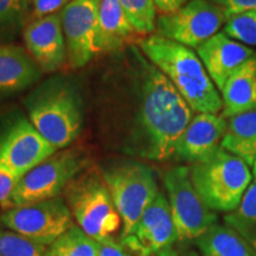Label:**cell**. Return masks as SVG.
I'll list each match as a JSON object with an SVG mask.
<instances>
[{
    "instance_id": "1",
    "label": "cell",
    "mask_w": 256,
    "mask_h": 256,
    "mask_svg": "<svg viewBox=\"0 0 256 256\" xmlns=\"http://www.w3.org/2000/svg\"><path fill=\"white\" fill-rule=\"evenodd\" d=\"M130 102L120 104L130 116L120 120L127 148L144 158L165 162L174 156L179 138L194 118V110L168 78L142 51L130 49Z\"/></svg>"
},
{
    "instance_id": "2",
    "label": "cell",
    "mask_w": 256,
    "mask_h": 256,
    "mask_svg": "<svg viewBox=\"0 0 256 256\" xmlns=\"http://www.w3.org/2000/svg\"><path fill=\"white\" fill-rule=\"evenodd\" d=\"M139 46L147 60L174 84L192 110L215 114L222 112L220 92L194 50L156 34L142 40Z\"/></svg>"
},
{
    "instance_id": "3",
    "label": "cell",
    "mask_w": 256,
    "mask_h": 256,
    "mask_svg": "<svg viewBox=\"0 0 256 256\" xmlns=\"http://www.w3.org/2000/svg\"><path fill=\"white\" fill-rule=\"evenodd\" d=\"M26 107L28 120L56 150L68 147L81 133L82 98L72 82L50 80L28 98Z\"/></svg>"
},
{
    "instance_id": "4",
    "label": "cell",
    "mask_w": 256,
    "mask_h": 256,
    "mask_svg": "<svg viewBox=\"0 0 256 256\" xmlns=\"http://www.w3.org/2000/svg\"><path fill=\"white\" fill-rule=\"evenodd\" d=\"M192 184L204 203L215 212H232L250 186L252 174L247 162L222 147L190 168Z\"/></svg>"
},
{
    "instance_id": "5",
    "label": "cell",
    "mask_w": 256,
    "mask_h": 256,
    "mask_svg": "<svg viewBox=\"0 0 256 256\" xmlns=\"http://www.w3.org/2000/svg\"><path fill=\"white\" fill-rule=\"evenodd\" d=\"M64 197L76 224L98 242L115 236L122 226L104 174L98 170L81 172L66 186Z\"/></svg>"
},
{
    "instance_id": "6",
    "label": "cell",
    "mask_w": 256,
    "mask_h": 256,
    "mask_svg": "<svg viewBox=\"0 0 256 256\" xmlns=\"http://www.w3.org/2000/svg\"><path fill=\"white\" fill-rule=\"evenodd\" d=\"M112 200L121 217L120 236L132 235L144 211L158 194L153 170L139 162H120L102 171Z\"/></svg>"
},
{
    "instance_id": "7",
    "label": "cell",
    "mask_w": 256,
    "mask_h": 256,
    "mask_svg": "<svg viewBox=\"0 0 256 256\" xmlns=\"http://www.w3.org/2000/svg\"><path fill=\"white\" fill-rule=\"evenodd\" d=\"M87 166L88 159L82 150L64 148L55 152L19 179L10 208L60 197L72 179L87 170Z\"/></svg>"
},
{
    "instance_id": "8",
    "label": "cell",
    "mask_w": 256,
    "mask_h": 256,
    "mask_svg": "<svg viewBox=\"0 0 256 256\" xmlns=\"http://www.w3.org/2000/svg\"><path fill=\"white\" fill-rule=\"evenodd\" d=\"M164 186L179 241H192L217 223V214L204 203L194 184L190 168L180 165L164 176Z\"/></svg>"
},
{
    "instance_id": "9",
    "label": "cell",
    "mask_w": 256,
    "mask_h": 256,
    "mask_svg": "<svg viewBox=\"0 0 256 256\" xmlns=\"http://www.w3.org/2000/svg\"><path fill=\"white\" fill-rule=\"evenodd\" d=\"M0 223L38 244L49 247L75 224L64 198L56 197L28 206L10 208L0 215Z\"/></svg>"
},
{
    "instance_id": "10",
    "label": "cell",
    "mask_w": 256,
    "mask_h": 256,
    "mask_svg": "<svg viewBox=\"0 0 256 256\" xmlns=\"http://www.w3.org/2000/svg\"><path fill=\"white\" fill-rule=\"evenodd\" d=\"M226 12L212 0H190L174 14L156 18V34L197 49L224 28Z\"/></svg>"
},
{
    "instance_id": "11",
    "label": "cell",
    "mask_w": 256,
    "mask_h": 256,
    "mask_svg": "<svg viewBox=\"0 0 256 256\" xmlns=\"http://www.w3.org/2000/svg\"><path fill=\"white\" fill-rule=\"evenodd\" d=\"M57 151L31 121L16 120L0 134V165L22 178Z\"/></svg>"
},
{
    "instance_id": "12",
    "label": "cell",
    "mask_w": 256,
    "mask_h": 256,
    "mask_svg": "<svg viewBox=\"0 0 256 256\" xmlns=\"http://www.w3.org/2000/svg\"><path fill=\"white\" fill-rule=\"evenodd\" d=\"M98 5L100 0H72L60 11L68 63L74 69L84 66L98 54Z\"/></svg>"
},
{
    "instance_id": "13",
    "label": "cell",
    "mask_w": 256,
    "mask_h": 256,
    "mask_svg": "<svg viewBox=\"0 0 256 256\" xmlns=\"http://www.w3.org/2000/svg\"><path fill=\"white\" fill-rule=\"evenodd\" d=\"M24 42L42 72H56L68 60L60 12L28 22Z\"/></svg>"
},
{
    "instance_id": "14",
    "label": "cell",
    "mask_w": 256,
    "mask_h": 256,
    "mask_svg": "<svg viewBox=\"0 0 256 256\" xmlns=\"http://www.w3.org/2000/svg\"><path fill=\"white\" fill-rule=\"evenodd\" d=\"M226 127L222 113H198L179 138L174 156L191 164L206 159L220 147Z\"/></svg>"
},
{
    "instance_id": "15",
    "label": "cell",
    "mask_w": 256,
    "mask_h": 256,
    "mask_svg": "<svg viewBox=\"0 0 256 256\" xmlns=\"http://www.w3.org/2000/svg\"><path fill=\"white\" fill-rule=\"evenodd\" d=\"M196 50L220 92L230 76L256 52L252 48L232 40L223 31L204 42Z\"/></svg>"
},
{
    "instance_id": "16",
    "label": "cell",
    "mask_w": 256,
    "mask_h": 256,
    "mask_svg": "<svg viewBox=\"0 0 256 256\" xmlns=\"http://www.w3.org/2000/svg\"><path fill=\"white\" fill-rule=\"evenodd\" d=\"M132 235L139 240L151 256L171 247L177 241V230L164 192L159 191L146 208Z\"/></svg>"
},
{
    "instance_id": "17",
    "label": "cell",
    "mask_w": 256,
    "mask_h": 256,
    "mask_svg": "<svg viewBox=\"0 0 256 256\" xmlns=\"http://www.w3.org/2000/svg\"><path fill=\"white\" fill-rule=\"evenodd\" d=\"M42 70L28 50L17 46H0V98L34 84Z\"/></svg>"
},
{
    "instance_id": "18",
    "label": "cell",
    "mask_w": 256,
    "mask_h": 256,
    "mask_svg": "<svg viewBox=\"0 0 256 256\" xmlns=\"http://www.w3.org/2000/svg\"><path fill=\"white\" fill-rule=\"evenodd\" d=\"M136 31L127 18L119 0H100L96 51L114 52L130 42Z\"/></svg>"
},
{
    "instance_id": "19",
    "label": "cell",
    "mask_w": 256,
    "mask_h": 256,
    "mask_svg": "<svg viewBox=\"0 0 256 256\" xmlns=\"http://www.w3.org/2000/svg\"><path fill=\"white\" fill-rule=\"evenodd\" d=\"M256 52L230 76L220 92L226 120L256 108Z\"/></svg>"
},
{
    "instance_id": "20",
    "label": "cell",
    "mask_w": 256,
    "mask_h": 256,
    "mask_svg": "<svg viewBox=\"0 0 256 256\" xmlns=\"http://www.w3.org/2000/svg\"><path fill=\"white\" fill-rule=\"evenodd\" d=\"M220 147L249 166L256 162V108L228 119Z\"/></svg>"
},
{
    "instance_id": "21",
    "label": "cell",
    "mask_w": 256,
    "mask_h": 256,
    "mask_svg": "<svg viewBox=\"0 0 256 256\" xmlns=\"http://www.w3.org/2000/svg\"><path fill=\"white\" fill-rule=\"evenodd\" d=\"M196 243L202 256H256V249L226 223L214 224Z\"/></svg>"
},
{
    "instance_id": "22",
    "label": "cell",
    "mask_w": 256,
    "mask_h": 256,
    "mask_svg": "<svg viewBox=\"0 0 256 256\" xmlns=\"http://www.w3.org/2000/svg\"><path fill=\"white\" fill-rule=\"evenodd\" d=\"M224 223L256 249V182L250 184L240 206L224 217Z\"/></svg>"
},
{
    "instance_id": "23",
    "label": "cell",
    "mask_w": 256,
    "mask_h": 256,
    "mask_svg": "<svg viewBox=\"0 0 256 256\" xmlns=\"http://www.w3.org/2000/svg\"><path fill=\"white\" fill-rule=\"evenodd\" d=\"M46 256H100V246L75 223L49 246Z\"/></svg>"
},
{
    "instance_id": "24",
    "label": "cell",
    "mask_w": 256,
    "mask_h": 256,
    "mask_svg": "<svg viewBox=\"0 0 256 256\" xmlns=\"http://www.w3.org/2000/svg\"><path fill=\"white\" fill-rule=\"evenodd\" d=\"M127 18L139 34H151L156 28V8L153 0H119Z\"/></svg>"
},
{
    "instance_id": "25",
    "label": "cell",
    "mask_w": 256,
    "mask_h": 256,
    "mask_svg": "<svg viewBox=\"0 0 256 256\" xmlns=\"http://www.w3.org/2000/svg\"><path fill=\"white\" fill-rule=\"evenodd\" d=\"M30 0H0V40L12 37L28 20Z\"/></svg>"
},
{
    "instance_id": "26",
    "label": "cell",
    "mask_w": 256,
    "mask_h": 256,
    "mask_svg": "<svg viewBox=\"0 0 256 256\" xmlns=\"http://www.w3.org/2000/svg\"><path fill=\"white\" fill-rule=\"evenodd\" d=\"M46 249L20 234L0 229V256H46Z\"/></svg>"
},
{
    "instance_id": "27",
    "label": "cell",
    "mask_w": 256,
    "mask_h": 256,
    "mask_svg": "<svg viewBox=\"0 0 256 256\" xmlns=\"http://www.w3.org/2000/svg\"><path fill=\"white\" fill-rule=\"evenodd\" d=\"M223 32L244 46L256 48V10L229 18Z\"/></svg>"
},
{
    "instance_id": "28",
    "label": "cell",
    "mask_w": 256,
    "mask_h": 256,
    "mask_svg": "<svg viewBox=\"0 0 256 256\" xmlns=\"http://www.w3.org/2000/svg\"><path fill=\"white\" fill-rule=\"evenodd\" d=\"M100 256H151L134 235L110 236L98 242Z\"/></svg>"
},
{
    "instance_id": "29",
    "label": "cell",
    "mask_w": 256,
    "mask_h": 256,
    "mask_svg": "<svg viewBox=\"0 0 256 256\" xmlns=\"http://www.w3.org/2000/svg\"><path fill=\"white\" fill-rule=\"evenodd\" d=\"M72 0H30L28 20L60 14Z\"/></svg>"
},
{
    "instance_id": "30",
    "label": "cell",
    "mask_w": 256,
    "mask_h": 256,
    "mask_svg": "<svg viewBox=\"0 0 256 256\" xmlns=\"http://www.w3.org/2000/svg\"><path fill=\"white\" fill-rule=\"evenodd\" d=\"M19 179L17 176L0 165V208L8 210L10 208V200Z\"/></svg>"
},
{
    "instance_id": "31",
    "label": "cell",
    "mask_w": 256,
    "mask_h": 256,
    "mask_svg": "<svg viewBox=\"0 0 256 256\" xmlns=\"http://www.w3.org/2000/svg\"><path fill=\"white\" fill-rule=\"evenodd\" d=\"M226 12V18L256 10V0H212Z\"/></svg>"
},
{
    "instance_id": "32",
    "label": "cell",
    "mask_w": 256,
    "mask_h": 256,
    "mask_svg": "<svg viewBox=\"0 0 256 256\" xmlns=\"http://www.w3.org/2000/svg\"><path fill=\"white\" fill-rule=\"evenodd\" d=\"M190 0H153L159 16L174 14Z\"/></svg>"
},
{
    "instance_id": "33",
    "label": "cell",
    "mask_w": 256,
    "mask_h": 256,
    "mask_svg": "<svg viewBox=\"0 0 256 256\" xmlns=\"http://www.w3.org/2000/svg\"><path fill=\"white\" fill-rule=\"evenodd\" d=\"M152 256H179V255L177 250H176V249L171 246V247H168L162 249V250L156 252V254H153Z\"/></svg>"
},
{
    "instance_id": "34",
    "label": "cell",
    "mask_w": 256,
    "mask_h": 256,
    "mask_svg": "<svg viewBox=\"0 0 256 256\" xmlns=\"http://www.w3.org/2000/svg\"><path fill=\"white\" fill-rule=\"evenodd\" d=\"M252 177H254L255 182H256V162H255V164L252 165Z\"/></svg>"
},
{
    "instance_id": "35",
    "label": "cell",
    "mask_w": 256,
    "mask_h": 256,
    "mask_svg": "<svg viewBox=\"0 0 256 256\" xmlns=\"http://www.w3.org/2000/svg\"><path fill=\"white\" fill-rule=\"evenodd\" d=\"M184 256H200V255H198L196 252H186V254H185Z\"/></svg>"
},
{
    "instance_id": "36",
    "label": "cell",
    "mask_w": 256,
    "mask_h": 256,
    "mask_svg": "<svg viewBox=\"0 0 256 256\" xmlns=\"http://www.w3.org/2000/svg\"><path fill=\"white\" fill-rule=\"evenodd\" d=\"M255 102H256V92H255Z\"/></svg>"
},
{
    "instance_id": "37",
    "label": "cell",
    "mask_w": 256,
    "mask_h": 256,
    "mask_svg": "<svg viewBox=\"0 0 256 256\" xmlns=\"http://www.w3.org/2000/svg\"><path fill=\"white\" fill-rule=\"evenodd\" d=\"M0 209H2V208H0Z\"/></svg>"
}]
</instances>
